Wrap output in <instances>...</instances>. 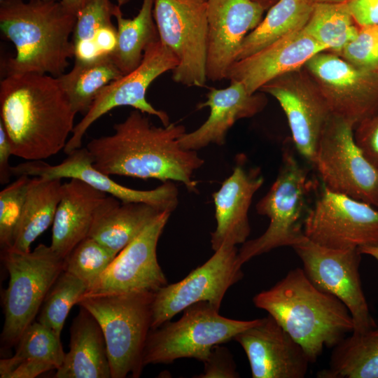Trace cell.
<instances>
[{
    "label": "cell",
    "mask_w": 378,
    "mask_h": 378,
    "mask_svg": "<svg viewBox=\"0 0 378 378\" xmlns=\"http://www.w3.org/2000/svg\"><path fill=\"white\" fill-rule=\"evenodd\" d=\"M146 114L134 109L113 125L112 134L88 142L94 167L108 176L178 181L195 191L192 175L204 160L197 151L181 146L185 127L176 123L156 127Z\"/></svg>",
    "instance_id": "6da1fadb"
},
{
    "label": "cell",
    "mask_w": 378,
    "mask_h": 378,
    "mask_svg": "<svg viewBox=\"0 0 378 378\" xmlns=\"http://www.w3.org/2000/svg\"><path fill=\"white\" fill-rule=\"evenodd\" d=\"M76 114L56 77L15 74L0 83V122L15 156L42 160L64 150Z\"/></svg>",
    "instance_id": "7a4b0ae2"
},
{
    "label": "cell",
    "mask_w": 378,
    "mask_h": 378,
    "mask_svg": "<svg viewBox=\"0 0 378 378\" xmlns=\"http://www.w3.org/2000/svg\"><path fill=\"white\" fill-rule=\"evenodd\" d=\"M0 1V29L16 50L4 62L6 76L64 74L74 56L76 15L60 0Z\"/></svg>",
    "instance_id": "3957f363"
},
{
    "label": "cell",
    "mask_w": 378,
    "mask_h": 378,
    "mask_svg": "<svg viewBox=\"0 0 378 378\" xmlns=\"http://www.w3.org/2000/svg\"><path fill=\"white\" fill-rule=\"evenodd\" d=\"M253 302L302 346L311 363L325 347L333 348L354 330L345 304L315 286L302 268L290 270L272 288L256 294Z\"/></svg>",
    "instance_id": "277c9868"
},
{
    "label": "cell",
    "mask_w": 378,
    "mask_h": 378,
    "mask_svg": "<svg viewBox=\"0 0 378 378\" xmlns=\"http://www.w3.org/2000/svg\"><path fill=\"white\" fill-rule=\"evenodd\" d=\"M153 292L81 297L77 304L99 323L106 344L111 378H138L144 368V350L152 323Z\"/></svg>",
    "instance_id": "5b68a950"
},
{
    "label": "cell",
    "mask_w": 378,
    "mask_h": 378,
    "mask_svg": "<svg viewBox=\"0 0 378 378\" xmlns=\"http://www.w3.org/2000/svg\"><path fill=\"white\" fill-rule=\"evenodd\" d=\"M314 182L289 146L283 149L277 176L267 192L256 204L258 214L266 216L270 224L258 237L245 241L238 251L243 265L253 257L272 249L293 247L304 237V221L310 208L308 200Z\"/></svg>",
    "instance_id": "8992f818"
},
{
    "label": "cell",
    "mask_w": 378,
    "mask_h": 378,
    "mask_svg": "<svg viewBox=\"0 0 378 378\" xmlns=\"http://www.w3.org/2000/svg\"><path fill=\"white\" fill-rule=\"evenodd\" d=\"M218 312L209 302H197L186 308L178 321H168L151 329L144 350V367L169 364L184 358L203 362L214 346L234 340L259 321L232 319Z\"/></svg>",
    "instance_id": "52a82bcc"
},
{
    "label": "cell",
    "mask_w": 378,
    "mask_h": 378,
    "mask_svg": "<svg viewBox=\"0 0 378 378\" xmlns=\"http://www.w3.org/2000/svg\"><path fill=\"white\" fill-rule=\"evenodd\" d=\"M9 275L4 293V345L17 344L24 329L34 322L50 289L64 271V259L50 247L38 244L32 251H2Z\"/></svg>",
    "instance_id": "ba28073f"
},
{
    "label": "cell",
    "mask_w": 378,
    "mask_h": 378,
    "mask_svg": "<svg viewBox=\"0 0 378 378\" xmlns=\"http://www.w3.org/2000/svg\"><path fill=\"white\" fill-rule=\"evenodd\" d=\"M355 125L331 113L322 130L312 165L324 188L378 207V168L354 138Z\"/></svg>",
    "instance_id": "9c48e42d"
},
{
    "label": "cell",
    "mask_w": 378,
    "mask_h": 378,
    "mask_svg": "<svg viewBox=\"0 0 378 378\" xmlns=\"http://www.w3.org/2000/svg\"><path fill=\"white\" fill-rule=\"evenodd\" d=\"M153 16L160 41L178 59L174 81L204 87L206 80V0H155Z\"/></svg>",
    "instance_id": "30bf717a"
},
{
    "label": "cell",
    "mask_w": 378,
    "mask_h": 378,
    "mask_svg": "<svg viewBox=\"0 0 378 378\" xmlns=\"http://www.w3.org/2000/svg\"><path fill=\"white\" fill-rule=\"evenodd\" d=\"M173 52L160 41L145 50L140 65L130 73L106 85L98 94L88 111L74 126L64 152L68 155L81 148L83 136L97 120L114 108L129 106L148 115L158 117L164 126L169 125L167 113L154 108L146 99L150 85L164 73L178 65Z\"/></svg>",
    "instance_id": "8fae6325"
},
{
    "label": "cell",
    "mask_w": 378,
    "mask_h": 378,
    "mask_svg": "<svg viewBox=\"0 0 378 378\" xmlns=\"http://www.w3.org/2000/svg\"><path fill=\"white\" fill-rule=\"evenodd\" d=\"M312 242L336 250L378 246V211L373 206L323 188L304 221Z\"/></svg>",
    "instance_id": "7c38bea8"
},
{
    "label": "cell",
    "mask_w": 378,
    "mask_h": 378,
    "mask_svg": "<svg viewBox=\"0 0 378 378\" xmlns=\"http://www.w3.org/2000/svg\"><path fill=\"white\" fill-rule=\"evenodd\" d=\"M293 248L302 260V269L311 282L337 298L347 307L354 324L353 332H363L377 326L361 285L359 266L362 254L358 248H328L305 236Z\"/></svg>",
    "instance_id": "4fadbf2b"
},
{
    "label": "cell",
    "mask_w": 378,
    "mask_h": 378,
    "mask_svg": "<svg viewBox=\"0 0 378 378\" xmlns=\"http://www.w3.org/2000/svg\"><path fill=\"white\" fill-rule=\"evenodd\" d=\"M236 246L223 245L181 281L154 293L151 329L170 321L190 305L207 302L220 309L228 288L244 276Z\"/></svg>",
    "instance_id": "5bb4252c"
},
{
    "label": "cell",
    "mask_w": 378,
    "mask_h": 378,
    "mask_svg": "<svg viewBox=\"0 0 378 378\" xmlns=\"http://www.w3.org/2000/svg\"><path fill=\"white\" fill-rule=\"evenodd\" d=\"M304 68L318 85L331 112L355 127L378 108V71L356 66L328 50L313 56Z\"/></svg>",
    "instance_id": "9a60e30c"
},
{
    "label": "cell",
    "mask_w": 378,
    "mask_h": 378,
    "mask_svg": "<svg viewBox=\"0 0 378 378\" xmlns=\"http://www.w3.org/2000/svg\"><path fill=\"white\" fill-rule=\"evenodd\" d=\"M259 91L277 100L297 152L312 164L322 130L332 113L314 78L303 66L271 80Z\"/></svg>",
    "instance_id": "2e32d148"
},
{
    "label": "cell",
    "mask_w": 378,
    "mask_h": 378,
    "mask_svg": "<svg viewBox=\"0 0 378 378\" xmlns=\"http://www.w3.org/2000/svg\"><path fill=\"white\" fill-rule=\"evenodd\" d=\"M163 211L114 258L82 297L140 291L155 293L167 285L157 258L159 238L171 215Z\"/></svg>",
    "instance_id": "e0dca14e"
},
{
    "label": "cell",
    "mask_w": 378,
    "mask_h": 378,
    "mask_svg": "<svg viewBox=\"0 0 378 378\" xmlns=\"http://www.w3.org/2000/svg\"><path fill=\"white\" fill-rule=\"evenodd\" d=\"M13 175H27L48 179L77 178L87 183L106 195L125 202H143L163 211L172 212L178 205V191L172 181L164 182L158 188L142 190L123 186L110 176L97 169L93 158L85 148L76 149L58 164H50L41 160L27 161L11 167Z\"/></svg>",
    "instance_id": "ac0fdd59"
},
{
    "label": "cell",
    "mask_w": 378,
    "mask_h": 378,
    "mask_svg": "<svg viewBox=\"0 0 378 378\" xmlns=\"http://www.w3.org/2000/svg\"><path fill=\"white\" fill-rule=\"evenodd\" d=\"M206 76L216 82L226 78L244 38L261 22L265 9L253 0H206Z\"/></svg>",
    "instance_id": "d6986e66"
},
{
    "label": "cell",
    "mask_w": 378,
    "mask_h": 378,
    "mask_svg": "<svg viewBox=\"0 0 378 378\" xmlns=\"http://www.w3.org/2000/svg\"><path fill=\"white\" fill-rule=\"evenodd\" d=\"M234 340L247 356L253 378H303L308 372L311 362L302 346L269 314Z\"/></svg>",
    "instance_id": "ffe728a7"
},
{
    "label": "cell",
    "mask_w": 378,
    "mask_h": 378,
    "mask_svg": "<svg viewBox=\"0 0 378 378\" xmlns=\"http://www.w3.org/2000/svg\"><path fill=\"white\" fill-rule=\"evenodd\" d=\"M232 174L213 193L216 227L211 234L215 251L223 245L243 244L250 234L248 212L254 194L264 183L259 167H247L239 155Z\"/></svg>",
    "instance_id": "44dd1931"
},
{
    "label": "cell",
    "mask_w": 378,
    "mask_h": 378,
    "mask_svg": "<svg viewBox=\"0 0 378 378\" xmlns=\"http://www.w3.org/2000/svg\"><path fill=\"white\" fill-rule=\"evenodd\" d=\"M326 48L302 29L292 32L265 48L232 64L226 78L241 82L253 94L271 80L302 68Z\"/></svg>",
    "instance_id": "7402d4cb"
},
{
    "label": "cell",
    "mask_w": 378,
    "mask_h": 378,
    "mask_svg": "<svg viewBox=\"0 0 378 378\" xmlns=\"http://www.w3.org/2000/svg\"><path fill=\"white\" fill-rule=\"evenodd\" d=\"M267 103L264 92L251 94L239 81H230L226 88H211L207 100L197 105V109L210 108L207 120L193 132H186L179 144L184 149L195 151L210 144L223 146L229 130L238 120L254 116Z\"/></svg>",
    "instance_id": "603a6c76"
},
{
    "label": "cell",
    "mask_w": 378,
    "mask_h": 378,
    "mask_svg": "<svg viewBox=\"0 0 378 378\" xmlns=\"http://www.w3.org/2000/svg\"><path fill=\"white\" fill-rule=\"evenodd\" d=\"M107 195L77 178L62 183L50 245L59 256L65 259L88 237L95 211Z\"/></svg>",
    "instance_id": "cb8c5ba5"
},
{
    "label": "cell",
    "mask_w": 378,
    "mask_h": 378,
    "mask_svg": "<svg viewBox=\"0 0 378 378\" xmlns=\"http://www.w3.org/2000/svg\"><path fill=\"white\" fill-rule=\"evenodd\" d=\"M55 377L111 378L102 329L94 316L83 307H80L72 322L69 351L56 370Z\"/></svg>",
    "instance_id": "d4e9b609"
},
{
    "label": "cell",
    "mask_w": 378,
    "mask_h": 378,
    "mask_svg": "<svg viewBox=\"0 0 378 378\" xmlns=\"http://www.w3.org/2000/svg\"><path fill=\"white\" fill-rule=\"evenodd\" d=\"M163 211L107 195L97 206L88 237L118 254Z\"/></svg>",
    "instance_id": "484cf974"
},
{
    "label": "cell",
    "mask_w": 378,
    "mask_h": 378,
    "mask_svg": "<svg viewBox=\"0 0 378 378\" xmlns=\"http://www.w3.org/2000/svg\"><path fill=\"white\" fill-rule=\"evenodd\" d=\"M61 180L31 176L11 249L20 252L30 251L31 244L52 224L61 197Z\"/></svg>",
    "instance_id": "4316f807"
},
{
    "label": "cell",
    "mask_w": 378,
    "mask_h": 378,
    "mask_svg": "<svg viewBox=\"0 0 378 378\" xmlns=\"http://www.w3.org/2000/svg\"><path fill=\"white\" fill-rule=\"evenodd\" d=\"M328 366L318 378H378V326L351 332L332 348Z\"/></svg>",
    "instance_id": "83f0119b"
},
{
    "label": "cell",
    "mask_w": 378,
    "mask_h": 378,
    "mask_svg": "<svg viewBox=\"0 0 378 378\" xmlns=\"http://www.w3.org/2000/svg\"><path fill=\"white\" fill-rule=\"evenodd\" d=\"M309 0H279L259 24L244 38L237 61L255 54L280 38L302 29L312 12Z\"/></svg>",
    "instance_id": "f1b7e54d"
},
{
    "label": "cell",
    "mask_w": 378,
    "mask_h": 378,
    "mask_svg": "<svg viewBox=\"0 0 378 378\" xmlns=\"http://www.w3.org/2000/svg\"><path fill=\"white\" fill-rule=\"evenodd\" d=\"M154 4L155 0H143L139 13L132 19L125 18L120 8L114 16L118 43L111 56L123 75L136 69L147 47L160 41L153 16Z\"/></svg>",
    "instance_id": "f546056e"
},
{
    "label": "cell",
    "mask_w": 378,
    "mask_h": 378,
    "mask_svg": "<svg viewBox=\"0 0 378 378\" xmlns=\"http://www.w3.org/2000/svg\"><path fill=\"white\" fill-rule=\"evenodd\" d=\"M122 76L108 55L90 62L75 61L70 71L56 78L74 111L85 115L100 92Z\"/></svg>",
    "instance_id": "4dcf8cb0"
},
{
    "label": "cell",
    "mask_w": 378,
    "mask_h": 378,
    "mask_svg": "<svg viewBox=\"0 0 378 378\" xmlns=\"http://www.w3.org/2000/svg\"><path fill=\"white\" fill-rule=\"evenodd\" d=\"M358 25L346 3L314 4L304 31L326 50L339 54L353 41Z\"/></svg>",
    "instance_id": "1f68e13d"
},
{
    "label": "cell",
    "mask_w": 378,
    "mask_h": 378,
    "mask_svg": "<svg viewBox=\"0 0 378 378\" xmlns=\"http://www.w3.org/2000/svg\"><path fill=\"white\" fill-rule=\"evenodd\" d=\"M87 290L88 285L83 281L63 271L48 293L38 321L60 337L69 311Z\"/></svg>",
    "instance_id": "d6a6232c"
},
{
    "label": "cell",
    "mask_w": 378,
    "mask_h": 378,
    "mask_svg": "<svg viewBox=\"0 0 378 378\" xmlns=\"http://www.w3.org/2000/svg\"><path fill=\"white\" fill-rule=\"evenodd\" d=\"M64 352L60 337L38 321L32 322L22 333L11 361L35 360L48 363L57 370L62 363Z\"/></svg>",
    "instance_id": "836d02e7"
},
{
    "label": "cell",
    "mask_w": 378,
    "mask_h": 378,
    "mask_svg": "<svg viewBox=\"0 0 378 378\" xmlns=\"http://www.w3.org/2000/svg\"><path fill=\"white\" fill-rule=\"evenodd\" d=\"M116 255L94 239L88 237L64 259V271L83 281L88 288L108 268Z\"/></svg>",
    "instance_id": "e575fe53"
},
{
    "label": "cell",
    "mask_w": 378,
    "mask_h": 378,
    "mask_svg": "<svg viewBox=\"0 0 378 378\" xmlns=\"http://www.w3.org/2000/svg\"><path fill=\"white\" fill-rule=\"evenodd\" d=\"M31 176L20 175L0 192V245L11 249L20 224Z\"/></svg>",
    "instance_id": "d590c367"
},
{
    "label": "cell",
    "mask_w": 378,
    "mask_h": 378,
    "mask_svg": "<svg viewBox=\"0 0 378 378\" xmlns=\"http://www.w3.org/2000/svg\"><path fill=\"white\" fill-rule=\"evenodd\" d=\"M120 8L111 0H88L76 15L72 35L73 45L87 43L94 46L95 34L99 29L113 24L112 18Z\"/></svg>",
    "instance_id": "8d00e7d4"
},
{
    "label": "cell",
    "mask_w": 378,
    "mask_h": 378,
    "mask_svg": "<svg viewBox=\"0 0 378 378\" xmlns=\"http://www.w3.org/2000/svg\"><path fill=\"white\" fill-rule=\"evenodd\" d=\"M337 55L356 66L378 71V24L359 27L356 38Z\"/></svg>",
    "instance_id": "74e56055"
},
{
    "label": "cell",
    "mask_w": 378,
    "mask_h": 378,
    "mask_svg": "<svg viewBox=\"0 0 378 378\" xmlns=\"http://www.w3.org/2000/svg\"><path fill=\"white\" fill-rule=\"evenodd\" d=\"M204 370L200 378H236L239 374L230 351L221 344L214 346L203 361Z\"/></svg>",
    "instance_id": "f35d334b"
},
{
    "label": "cell",
    "mask_w": 378,
    "mask_h": 378,
    "mask_svg": "<svg viewBox=\"0 0 378 378\" xmlns=\"http://www.w3.org/2000/svg\"><path fill=\"white\" fill-rule=\"evenodd\" d=\"M354 138L365 156L378 168V108L355 127Z\"/></svg>",
    "instance_id": "ab89813d"
},
{
    "label": "cell",
    "mask_w": 378,
    "mask_h": 378,
    "mask_svg": "<svg viewBox=\"0 0 378 378\" xmlns=\"http://www.w3.org/2000/svg\"><path fill=\"white\" fill-rule=\"evenodd\" d=\"M55 368L46 362L35 360H24L18 362L9 358L0 360L1 378H34Z\"/></svg>",
    "instance_id": "60d3db41"
},
{
    "label": "cell",
    "mask_w": 378,
    "mask_h": 378,
    "mask_svg": "<svg viewBox=\"0 0 378 378\" xmlns=\"http://www.w3.org/2000/svg\"><path fill=\"white\" fill-rule=\"evenodd\" d=\"M346 4L358 27L378 24V0H349Z\"/></svg>",
    "instance_id": "b9f144b4"
},
{
    "label": "cell",
    "mask_w": 378,
    "mask_h": 378,
    "mask_svg": "<svg viewBox=\"0 0 378 378\" xmlns=\"http://www.w3.org/2000/svg\"><path fill=\"white\" fill-rule=\"evenodd\" d=\"M13 155L11 143L6 132L0 122V183L6 184L9 182L11 167L9 164L10 157Z\"/></svg>",
    "instance_id": "7bdbcfd3"
},
{
    "label": "cell",
    "mask_w": 378,
    "mask_h": 378,
    "mask_svg": "<svg viewBox=\"0 0 378 378\" xmlns=\"http://www.w3.org/2000/svg\"><path fill=\"white\" fill-rule=\"evenodd\" d=\"M72 13L77 14L84 7L88 0H60Z\"/></svg>",
    "instance_id": "ee69618b"
},
{
    "label": "cell",
    "mask_w": 378,
    "mask_h": 378,
    "mask_svg": "<svg viewBox=\"0 0 378 378\" xmlns=\"http://www.w3.org/2000/svg\"><path fill=\"white\" fill-rule=\"evenodd\" d=\"M358 251L361 254L370 255L378 261V246H362Z\"/></svg>",
    "instance_id": "f6af8a7d"
},
{
    "label": "cell",
    "mask_w": 378,
    "mask_h": 378,
    "mask_svg": "<svg viewBox=\"0 0 378 378\" xmlns=\"http://www.w3.org/2000/svg\"><path fill=\"white\" fill-rule=\"evenodd\" d=\"M255 2L260 4L265 10L270 8L279 0H253Z\"/></svg>",
    "instance_id": "bcb514c9"
},
{
    "label": "cell",
    "mask_w": 378,
    "mask_h": 378,
    "mask_svg": "<svg viewBox=\"0 0 378 378\" xmlns=\"http://www.w3.org/2000/svg\"><path fill=\"white\" fill-rule=\"evenodd\" d=\"M312 4H319V3H330V4H339V3H346L349 0H309Z\"/></svg>",
    "instance_id": "7dc6e473"
},
{
    "label": "cell",
    "mask_w": 378,
    "mask_h": 378,
    "mask_svg": "<svg viewBox=\"0 0 378 378\" xmlns=\"http://www.w3.org/2000/svg\"><path fill=\"white\" fill-rule=\"evenodd\" d=\"M131 0H116L117 1V4L119 6H122L125 4H127V3H129Z\"/></svg>",
    "instance_id": "c3c4849f"
},
{
    "label": "cell",
    "mask_w": 378,
    "mask_h": 378,
    "mask_svg": "<svg viewBox=\"0 0 378 378\" xmlns=\"http://www.w3.org/2000/svg\"><path fill=\"white\" fill-rule=\"evenodd\" d=\"M2 1V0H0ZM45 1H57V0H45Z\"/></svg>",
    "instance_id": "681fc988"
}]
</instances>
